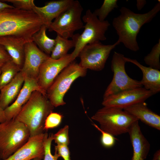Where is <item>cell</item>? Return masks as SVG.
I'll list each match as a JSON object with an SVG mask.
<instances>
[{"label": "cell", "instance_id": "obj_1", "mask_svg": "<svg viewBox=\"0 0 160 160\" xmlns=\"http://www.w3.org/2000/svg\"><path fill=\"white\" fill-rule=\"evenodd\" d=\"M43 25L33 11L15 7L0 10V36H12L32 41L33 36Z\"/></svg>", "mask_w": 160, "mask_h": 160}, {"label": "cell", "instance_id": "obj_2", "mask_svg": "<svg viewBox=\"0 0 160 160\" xmlns=\"http://www.w3.org/2000/svg\"><path fill=\"white\" fill-rule=\"evenodd\" d=\"M160 10V1L147 12L135 13L125 7L120 9V14L113 18L112 25L118 36L117 41L134 52L140 49L137 37L141 27L151 22Z\"/></svg>", "mask_w": 160, "mask_h": 160}, {"label": "cell", "instance_id": "obj_3", "mask_svg": "<svg viewBox=\"0 0 160 160\" xmlns=\"http://www.w3.org/2000/svg\"><path fill=\"white\" fill-rule=\"evenodd\" d=\"M54 107L47 95L34 91L15 119L27 127L30 137L44 133L45 120Z\"/></svg>", "mask_w": 160, "mask_h": 160}, {"label": "cell", "instance_id": "obj_4", "mask_svg": "<svg viewBox=\"0 0 160 160\" xmlns=\"http://www.w3.org/2000/svg\"><path fill=\"white\" fill-rule=\"evenodd\" d=\"M30 137L27 127L13 119L0 124V159L4 160L24 145Z\"/></svg>", "mask_w": 160, "mask_h": 160}, {"label": "cell", "instance_id": "obj_5", "mask_svg": "<svg viewBox=\"0 0 160 160\" xmlns=\"http://www.w3.org/2000/svg\"><path fill=\"white\" fill-rule=\"evenodd\" d=\"M91 119L99 124L100 129L114 136L128 133L133 123L138 120L123 109L108 106L99 109Z\"/></svg>", "mask_w": 160, "mask_h": 160}, {"label": "cell", "instance_id": "obj_6", "mask_svg": "<svg viewBox=\"0 0 160 160\" xmlns=\"http://www.w3.org/2000/svg\"><path fill=\"white\" fill-rule=\"evenodd\" d=\"M87 70L72 62L59 74L46 92L47 96L54 107L66 104L63 100L65 94L75 80L86 75Z\"/></svg>", "mask_w": 160, "mask_h": 160}, {"label": "cell", "instance_id": "obj_7", "mask_svg": "<svg viewBox=\"0 0 160 160\" xmlns=\"http://www.w3.org/2000/svg\"><path fill=\"white\" fill-rule=\"evenodd\" d=\"M82 20L85 25L83 32L79 34L74 49L71 53L73 60L85 45L106 40L105 33L110 25L108 20L100 21L90 9L87 10Z\"/></svg>", "mask_w": 160, "mask_h": 160}, {"label": "cell", "instance_id": "obj_8", "mask_svg": "<svg viewBox=\"0 0 160 160\" xmlns=\"http://www.w3.org/2000/svg\"><path fill=\"white\" fill-rule=\"evenodd\" d=\"M83 8L77 0H73L71 5L52 22L48 28L57 35L65 39L72 38L74 32L83 28L81 18Z\"/></svg>", "mask_w": 160, "mask_h": 160}, {"label": "cell", "instance_id": "obj_9", "mask_svg": "<svg viewBox=\"0 0 160 160\" xmlns=\"http://www.w3.org/2000/svg\"><path fill=\"white\" fill-rule=\"evenodd\" d=\"M124 57L121 54L114 52L111 65L113 76L105 91L103 97L124 90L143 87L140 81L132 79L127 74L125 69L127 62Z\"/></svg>", "mask_w": 160, "mask_h": 160}, {"label": "cell", "instance_id": "obj_10", "mask_svg": "<svg viewBox=\"0 0 160 160\" xmlns=\"http://www.w3.org/2000/svg\"><path fill=\"white\" fill-rule=\"evenodd\" d=\"M119 44L117 41L113 44L104 45L100 42L85 45L79 55V64L86 70H102L111 51Z\"/></svg>", "mask_w": 160, "mask_h": 160}, {"label": "cell", "instance_id": "obj_11", "mask_svg": "<svg viewBox=\"0 0 160 160\" xmlns=\"http://www.w3.org/2000/svg\"><path fill=\"white\" fill-rule=\"evenodd\" d=\"M151 92L143 87L124 90L103 97L102 103L104 106L113 107L124 109L145 102L153 95Z\"/></svg>", "mask_w": 160, "mask_h": 160}, {"label": "cell", "instance_id": "obj_12", "mask_svg": "<svg viewBox=\"0 0 160 160\" xmlns=\"http://www.w3.org/2000/svg\"><path fill=\"white\" fill-rule=\"evenodd\" d=\"M73 60L71 53L58 59L50 57L46 60L40 68L37 79L40 88L46 92L59 74Z\"/></svg>", "mask_w": 160, "mask_h": 160}, {"label": "cell", "instance_id": "obj_13", "mask_svg": "<svg viewBox=\"0 0 160 160\" xmlns=\"http://www.w3.org/2000/svg\"><path fill=\"white\" fill-rule=\"evenodd\" d=\"M24 54V63L20 71L24 77L37 81L41 65L50 56L41 50L33 41L25 43Z\"/></svg>", "mask_w": 160, "mask_h": 160}, {"label": "cell", "instance_id": "obj_14", "mask_svg": "<svg viewBox=\"0 0 160 160\" xmlns=\"http://www.w3.org/2000/svg\"><path fill=\"white\" fill-rule=\"evenodd\" d=\"M47 134L43 133L30 137L24 145L4 160H32L37 158L43 159L44 141Z\"/></svg>", "mask_w": 160, "mask_h": 160}, {"label": "cell", "instance_id": "obj_15", "mask_svg": "<svg viewBox=\"0 0 160 160\" xmlns=\"http://www.w3.org/2000/svg\"><path fill=\"white\" fill-rule=\"evenodd\" d=\"M36 90L40 91L47 95L46 92L39 86L36 80L24 77L23 84L15 100L4 109L6 121L15 118L33 92Z\"/></svg>", "mask_w": 160, "mask_h": 160}, {"label": "cell", "instance_id": "obj_16", "mask_svg": "<svg viewBox=\"0 0 160 160\" xmlns=\"http://www.w3.org/2000/svg\"><path fill=\"white\" fill-rule=\"evenodd\" d=\"M138 121L133 123L128 132L133 148L131 160H145L150 148V143L142 132Z\"/></svg>", "mask_w": 160, "mask_h": 160}, {"label": "cell", "instance_id": "obj_17", "mask_svg": "<svg viewBox=\"0 0 160 160\" xmlns=\"http://www.w3.org/2000/svg\"><path fill=\"white\" fill-rule=\"evenodd\" d=\"M73 0L51 1L42 7L35 6L33 11L42 19L48 28L54 19H55L72 4Z\"/></svg>", "mask_w": 160, "mask_h": 160}, {"label": "cell", "instance_id": "obj_18", "mask_svg": "<svg viewBox=\"0 0 160 160\" xmlns=\"http://www.w3.org/2000/svg\"><path fill=\"white\" fill-rule=\"evenodd\" d=\"M29 42L12 36H0V44L5 48L12 61L21 69L24 59V46Z\"/></svg>", "mask_w": 160, "mask_h": 160}, {"label": "cell", "instance_id": "obj_19", "mask_svg": "<svg viewBox=\"0 0 160 160\" xmlns=\"http://www.w3.org/2000/svg\"><path fill=\"white\" fill-rule=\"evenodd\" d=\"M123 110L146 124L160 130V116L150 109L145 102L137 103Z\"/></svg>", "mask_w": 160, "mask_h": 160}, {"label": "cell", "instance_id": "obj_20", "mask_svg": "<svg viewBox=\"0 0 160 160\" xmlns=\"http://www.w3.org/2000/svg\"><path fill=\"white\" fill-rule=\"evenodd\" d=\"M126 62L132 63L138 67L143 73L142 79L140 82L143 87L153 94L160 91V71L150 67L145 66L136 59L124 57Z\"/></svg>", "mask_w": 160, "mask_h": 160}, {"label": "cell", "instance_id": "obj_21", "mask_svg": "<svg viewBox=\"0 0 160 160\" xmlns=\"http://www.w3.org/2000/svg\"><path fill=\"white\" fill-rule=\"evenodd\" d=\"M24 77L20 71L14 78L0 90V102L4 109L19 94L23 84Z\"/></svg>", "mask_w": 160, "mask_h": 160}, {"label": "cell", "instance_id": "obj_22", "mask_svg": "<svg viewBox=\"0 0 160 160\" xmlns=\"http://www.w3.org/2000/svg\"><path fill=\"white\" fill-rule=\"evenodd\" d=\"M79 34H74L71 40L65 39L57 35L55 39V44L50 56V58L57 60L67 55L68 51L75 47Z\"/></svg>", "mask_w": 160, "mask_h": 160}, {"label": "cell", "instance_id": "obj_23", "mask_svg": "<svg viewBox=\"0 0 160 160\" xmlns=\"http://www.w3.org/2000/svg\"><path fill=\"white\" fill-rule=\"evenodd\" d=\"M46 26L43 25L40 29L33 36L32 41L44 53L49 55L54 47L55 40L49 38L46 34Z\"/></svg>", "mask_w": 160, "mask_h": 160}, {"label": "cell", "instance_id": "obj_24", "mask_svg": "<svg viewBox=\"0 0 160 160\" xmlns=\"http://www.w3.org/2000/svg\"><path fill=\"white\" fill-rule=\"evenodd\" d=\"M20 70L12 60L2 65L0 75V90L9 83Z\"/></svg>", "mask_w": 160, "mask_h": 160}, {"label": "cell", "instance_id": "obj_25", "mask_svg": "<svg viewBox=\"0 0 160 160\" xmlns=\"http://www.w3.org/2000/svg\"><path fill=\"white\" fill-rule=\"evenodd\" d=\"M160 55V39L159 40L158 43L152 47L150 52L144 58V60L145 64L149 67L159 70L160 63L159 57Z\"/></svg>", "mask_w": 160, "mask_h": 160}, {"label": "cell", "instance_id": "obj_26", "mask_svg": "<svg viewBox=\"0 0 160 160\" xmlns=\"http://www.w3.org/2000/svg\"><path fill=\"white\" fill-rule=\"evenodd\" d=\"M117 1V0H104L101 7L96 9L93 13L100 21H104L110 12L118 7Z\"/></svg>", "mask_w": 160, "mask_h": 160}, {"label": "cell", "instance_id": "obj_27", "mask_svg": "<svg viewBox=\"0 0 160 160\" xmlns=\"http://www.w3.org/2000/svg\"><path fill=\"white\" fill-rule=\"evenodd\" d=\"M69 129V126L65 125L53 134V140L57 145H68L70 143Z\"/></svg>", "mask_w": 160, "mask_h": 160}, {"label": "cell", "instance_id": "obj_28", "mask_svg": "<svg viewBox=\"0 0 160 160\" xmlns=\"http://www.w3.org/2000/svg\"><path fill=\"white\" fill-rule=\"evenodd\" d=\"M53 140V134L49 136L47 133L44 141V160H57L59 156L55 151L54 155H52L51 152V145Z\"/></svg>", "mask_w": 160, "mask_h": 160}, {"label": "cell", "instance_id": "obj_29", "mask_svg": "<svg viewBox=\"0 0 160 160\" xmlns=\"http://www.w3.org/2000/svg\"><path fill=\"white\" fill-rule=\"evenodd\" d=\"M92 125L101 132L100 142L102 145L106 148H110L114 146L116 138L111 133L106 132L100 128L97 125L93 123Z\"/></svg>", "mask_w": 160, "mask_h": 160}, {"label": "cell", "instance_id": "obj_30", "mask_svg": "<svg viewBox=\"0 0 160 160\" xmlns=\"http://www.w3.org/2000/svg\"><path fill=\"white\" fill-rule=\"evenodd\" d=\"M63 116L61 114L52 112L47 117L44 123V130L56 127L61 124Z\"/></svg>", "mask_w": 160, "mask_h": 160}, {"label": "cell", "instance_id": "obj_31", "mask_svg": "<svg viewBox=\"0 0 160 160\" xmlns=\"http://www.w3.org/2000/svg\"><path fill=\"white\" fill-rule=\"evenodd\" d=\"M3 2L13 4L14 7L17 9L26 11H33L36 6L33 0H2Z\"/></svg>", "mask_w": 160, "mask_h": 160}, {"label": "cell", "instance_id": "obj_32", "mask_svg": "<svg viewBox=\"0 0 160 160\" xmlns=\"http://www.w3.org/2000/svg\"><path fill=\"white\" fill-rule=\"evenodd\" d=\"M55 150L64 160H71L70 151L68 145H57L55 146Z\"/></svg>", "mask_w": 160, "mask_h": 160}, {"label": "cell", "instance_id": "obj_33", "mask_svg": "<svg viewBox=\"0 0 160 160\" xmlns=\"http://www.w3.org/2000/svg\"><path fill=\"white\" fill-rule=\"evenodd\" d=\"M12 59L5 48L0 44V65L12 60Z\"/></svg>", "mask_w": 160, "mask_h": 160}, {"label": "cell", "instance_id": "obj_34", "mask_svg": "<svg viewBox=\"0 0 160 160\" xmlns=\"http://www.w3.org/2000/svg\"><path fill=\"white\" fill-rule=\"evenodd\" d=\"M6 121L4 109L1 106L0 102V124Z\"/></svg>", "mask_w": 160, "mask_h": 160}, {"label": "cell", "instance_id": "obj_35", "mask_svg": "<svg viewBox=\"0 0 160 160\" xmlns=\"http://www.w3.org/2000/svg\"><path fill=\"white\" fill-rule=\"evenodd\" d=\"M146 3L145 0H137L136 6L137 9L139 10H141Z\"/></svg>", "mask_w": 160, "mask_h": 160}, {"label": "cell", "instance_id": "obj_36", "mask_svg": "<svg viewBox=\"0 0 160 160\" xmlns=\"http://www.w3.org/2000/svg\"><path fill=\"white\" fill-rule=\"evenodd\" d=\"M14 8L13 6L8 4L0 0V10L7 8Z\"/></svg>", "mask_w": 160, "mask_h": 160}, {"label": "cell", "instance_id": "obj_37", "mask_svg": "<svg viewBox=\"0 0 160 160\" xmlns=\"http://www.w3.org/2000/svg\"><path fill=\"white\" fill-rule=\"evenodd\" d=\"M152 160H160V150H157L154 153Z\"/></svg>", "mask_w": 160, "mask_h": 160}, {"label": "cell", "instance_id": "obj_38", "mask_svg": "<svg viewBox=\"0 0 160 160\" xmlns=\"http://www.w3.org/2000/svg\"><path fill=\"white\" fill-rule=\"evenodd\" d=\"M42 159L40 158H35L32 159V160H42Z\"/></svg>", "mask_w": 160, "mask_h": 160}, {"label": "cell", "instance_id": "obj_39", "mask_svg": "<svg viewBox=\"0 0 160 160\" xmlns=\"http://www.w3.org/2000/svg\"><path fill=\"white\" fill-rule=\"evenodd\" d=\"M1 66L0 65V74H1Z\"/></svg>", "mask_w": 160, "mask_h": 160}]
</instances>
